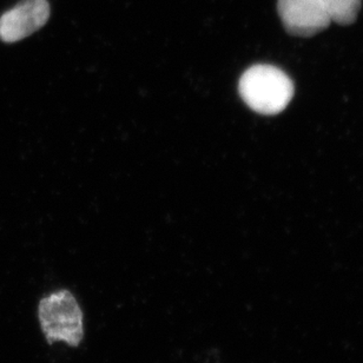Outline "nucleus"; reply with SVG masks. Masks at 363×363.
<instances>
[{
  "label": "nucleus",
  "instance_id": "obj_1",
  "mask_svg": "<svg viewBox=\"0 0 363 363\" xmlns=\"http://www.w3.org/2000/svg\"><path fill=\"white\" fill-rule=\"evenodd\" d=\"M238 91L245 104L261 115H277L293 99L294 84L282 70L254 65L242 74Z\"/></svg>",
  "mask_w": 363,
  "mask_h": 363
},
{
  "label": "nucleus",
  "instance_id": "obj_2",
  "mask_svg": "<svg viewBox=\"0 0 363 363\" xmlns=\"http://www.w3.org/2000/svg\"><path fill=\"white\" fill-rule=\"evenodd\" d=\"M38 316L50 345L60 341L71 347L81 345L84 336L83 311L70 291L58 290L44 297L39 302Z\"/></svg>",
  "mask_w": 363,
  "mask_h": 363
},
{
  "label": "nucleus",
  "instance_id": "obj_3",
  "mask_svg": "<svg viewBox=\"0 0 363 363\" xmlns=\"http://www.w3.org/2000/svg\"><path fill=\"white\" fill-rule=\"evenodd\" d=\"M277 11L286 32L297 37L316 35L332 23L322 0H279Z\"/></svg>",
  "mask_w": 363,
  "mask_h": 363
},
{
  "label": "nucleus",
  "instance_id": "obj_4",
  "mask_svg": "<svg viewBox=\"0 0 363 363\" xmlns=\"http://www.w3.org/2000/svg\"><path fill=\"white\" fill-rule=\"evenodd\" d=\"M49 17L48 0H23L0 17V39L5 43L19 42L43 28Z\"/></svg>",
  "mask_w": 363,
  "mask_h": 363
},
{
  "label": "nucleus",
  "instance_id": "obj_5",
  "mask_svg": "<svg viewBox=\"0 0 363 363\" xmlns=\"http://www.w3.org/2000/svg\"><path fill=\"white\" fill-rule=\"evenodd\" d=\"M332 21L337 24H353L361 9V0H322Z\"/></svg>",
  "mask_w": 363,
  "mask_h": 363
}]
</instances>
